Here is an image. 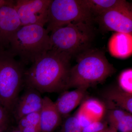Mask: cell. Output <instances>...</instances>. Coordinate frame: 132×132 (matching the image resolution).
<instances>
[{"instance_id": "cell-1", "label": "cell", "mask_w": 132, "mask_h": 132, "mask_svg": "<svg viewBox=\"0 0 132 132\" xmlns=\"http://www.w3.org/2000/svg\"><path fill=\"white\" fill-rule=\"evenodd\" d=\"M71 58L51 50L26 70L24 85L40 93H59L68 90Z\"/></svg>"}, {"instance_id": "cell-2", "label": "cell", "mask_w": 132, "mask_h": 132, "mask_svg": "<svg viewBox=\"0 0 132 132\" xmlns=\"http://www.w3.org/2000/svg\"><path fill=\"white\" fill-rule=\"evenodd\" d=\"M76 57L77 63L69 72L68 90L88 88L104 81L115 72V69L101 50L90 48Z\"/></svg>"}, {"instance_id": "cell-3", "label": "cell", "mask_w": 132, "mask_h": 132, "mask_svg": "<svg viewBox=\"0 0 132 132\" xmlns=\"http://www.w3.org/2000/svg\"><path fill=\"white\" fill-rule=\"evenodd\" d=\"M48 33L39 24L22 26L12 37L7 50L15 57H19L24 65L32 64L51 50Z\"/></svg>"}, {"instance_id": "cell-4", "label": "cell", "mask_w": 132, "mask_h": 132, "mask_svg": "<svg viewBox=\"0 0 132 132\" xmlns=\"http://www.w3.org/2000/svg\"><path fill=\"white\" fill-rule=\"evenodd\" d=\"M50 37L51 50L72 58L90 48L94 33L92 24L74 22L53 30Z\"/></svg>"}, {"instance_id": "cell-5", "label": "cell", "mask_w": 132, "mask_h": 132, "mask_svg": "<svg viewBox=\"0 0 132 132\" xmlns=\"http://www.w3.org/2000/svg\"><path fill=\"white\" fill-rule=\"evenodd\" d=\"M7 50L0 51V100L12 113L24 85V65Z\"/></svg>"}, {"instance_id": "cell-6", "label": "cell", "mask_w": 132, "mask_h": 132, "mask_svg": "<svg viewBox=\"0 0 132 132\" xmlns=\"http://www.w3.org/2000/svg\"><path fill=\"white\" fill-rule=\"evenodd\" d=\"M93 20L86 0H51L46 29L49 33L70 23L92 24Z\"/></svg>"}, {"instance_id": "cell-7", "label": "cell", "mask_w": 132, "mask_h": 132, "mask_svg": "<svg viewBox=\"0 0 132 132\" xmlns=\"http://www.w3.org/2000/svg\"><path fill=\"white\" fill-rule=\"evenodd\" d=\"M95 20L106 31L132 34V8L131 3L104 12Z\"/></svg>"}, {"instance_id": "cell-8", "label": "cell", "mask_w": 132, "mask_h": 132, "mask_svg": "<svg viewBox=\"0 0 132 132\" xmlns=\"http://www.w3.org/2000/svg\"><path fill=\"white\" fill-rule=\"evenodd\" d=\"M51 0H16L14 7L21 26L33 24L45 26Z\"/></svg>"}, {"instance_id": "cell-9", "label": "cell", "mask_w": 132, "mask_h": 132, "mask_svg": "<svg viewBox=\"0 0 132 132\" xmlns=\"http://www.w3.org/2000/svg\"><path fill=\"white\" fill-rule=\"evenodd\" d=\"M14 4L0 7V51L8 49L12 37L22 27Z\"/></svg>"}, {"instance_id": "cell-10", "label": "cell", "mask_w": 132, "mask_h": 132, "mask_svg": "<svg viewBox=\"0 0 132 132\" xmlns=\"http://www.w3.org/2000/svg\"><path fill=\"white\" fill-rule=\"evenodd\" d=\"M26 88L23 94L18 98L12 112L17 122L28 114L40 111L42 106L43 98L40 93L32 88Z\"/></svg>"}, {"instance_id": "cell-11", "label": "cell", "mask_w": 132, "mask_h": 132, "mask_svg": "<svg viewBox=\"0 0 132 132\" xmlns=\"http://www.w3.org/2000/svg\"><path fill=\"white\" fill-rule=\"evenodd\" d=\"M61 121V115L54 102L49 97H43L40 112V132H53L60 125Z\"/></svg>"}, {"instance_id": "cell-12", "label": "cell", "mask_w": 132, "mask_h": 132, "mask_svg": "<svg viewBox=\"0 0 132 132\" xmlns=\"http://www.w3.org/2000/svg\"><path fill=\"white\" fill-rule=\"evenodd\" d=\"M88 88L81 87L71 91H64L54 102L62 117H65L81 103L87 94Z\"/></svg>"}, {"instance_id": "cell-13", "label": "cell", "mask_w": 132, "mask_h": 132, "mask_svg": "<svg viewBox=\"0 0 132 132\" xmlns=\"http://www.w3.org/2000/svg\"><path fill=\"white\" fill-rule=\"evenodd\" d=\"M108 49L112 56L125 59L132 54V34L115 32L110 38Z\"/></svg>"}, {"instance_id": "cell-14", "label": "cell", "mask_w": 132, "mask_h": 132, "mask_svg": "<svg viewBox=\"0 0 132 132\" xmlns=\"http://www.w3.org/2000/svg\"><path fill=\"white\" fill-rule=\"evenodd\" d=\"M109 109H122L132 113V95L124 92L119 87L110 88L103 95Z\"/></svg>"}, {"instance_id": "cell-15", "label": "cell", "mask_w": 132, "mask_h": 132, "mask_svg": "<svg viewBox=\"0 0 132 132\" xmlns=\"http://www.w3.org/2000/svg\"><path fill=\"white\" fill-rule=\"evenodd\" d=\"M105 106L97 99H88L83 102L79 111L89 118L92 123L101 120L105 112Z\"/></svg>"}, {"instance_id": "cell-16", "label": "cell", "mask_w": 132, "mask_h": 132, "mask_svg": "<svg viewBox=\"0 0 132 132\" xmlns=\"http://www.w3.org/2000/svg\"><path fill=\"white\" fill-rule=\"evenodd\" d=\"M93 18L104 12L126 5L129 2L125 0H86Z\"/></svg>"}, {"instance_id": "cell-17", "label": "cell", "mask_w": 132, "mask_h": 132, "mask_svg": "<svg viewBox=\"0 0 132 132\" xmlns=\"http://www.w3.org/2000/svg\"><path fill=\"white\" fill-rule=\"evenodd\" d=\"M40 112L26 116L19 121L18 128L22 132H40Z\"/></svg>"}, {"instance_id": "cell-18", "label": "cell", "mask_w": 132, "mask_h": 132, "mask_svg": "<svg viewBox=\"0 0 132 132\" xmlns=\"http://www.w3.org/2000/svg\"><path fill=\"white\" fill-rule=\"evenodd\" d=\"M132 69H128L122 71L118 78L119 87L124 92L132 95Z\"/></svg>"}, {"instance_id": "cell-19", "label": "cell", "mask_w": 132, "mask_h": 132, "mask_svg": "<svg viewBox=\"0 0 132 132\" xmlns=\"http://www.w3.org/2000/svg\"><path fill=\"white\" fill-rule=\"evenodd\" d=\"M82 129L75 116H71L64 120L60 132H81Z\"/></svg>"}, {"instance_id": "cell-20", "label": "cell", "mask_w": 132, "mask_h": 132, "mask_svg": "<svg viewBox=\"0 0 132 132\" xmlns=\"http://www.w3.org/2000/svg\"><path fill=\"white\" fill-rule=\"evenodd\" d=\"M120 132H132V114L128 113L120 119L111 126Z\"/></svg>"}, {"instance_id": "cell-21", "label": "cell", "mask_w": 132, "mask_h": 132, "mask_svg": "<svg viewBox=\"0 0 132 132\" xmlns=\"http://www.w3.org/2000/svg\"><path fill=\"white\" fill-rule=\"evenodd\" d=\"M128 113V112L126 111L119 109H109L106 114L107 123L109 124V126H112Z\"/></svg>"}, {"instance_id": "cell-22", "label": "cell", "mask_w": 132, "mask_h": 132, "mask_svg": "<svg viewBox=\"0 0 132 132\" xmlns=\"http://www.w3.org/2000/svg\"><path fill=\"white\" fill-rule=\"evenodd\" d=\"M108 127L106 122L99 121L83 128L81 132H105Z\"/></svg>"}, {"instance_id": "cell-23", "label": "cell", "mask_w": 132, "mask_h": 132, "mask_svg": "<svg viewBox=\"0 0 132 132\" xmlns=\"http://www.w3.org/2000/svg\"><path fill=\"white\" fill-rule=\"evenodd\" d=\"M10 113L3 107H0V127L6 126L10 120Z\"/></svg>"}, {"instance_id": "cell-24", "label": "cell", "mask_w": 132, "mask_h": 132, "mask_svg": "<svg viewBox=\"0 0 132 132\" xmlns=\"http://www.w3.org/2000/svg\"><path fill=\"white\" fill-rule=\"evenodd\" d=\"M15 1L12 0H0V7L4 5H14Z\"/></svg>"}, {"instance_id": "cell-25", "label": "cell", "mask_w": 132, "mask_h": 132, "mask_svg": "<svg viewBox=\"0 0 132 132\" xmlns=\"http://www.w3.org/2000/svg\"><path fill=\"white\" fill-rule=\"evenodd\" d=\"M105 132H118V131L117 130H116L115 128L109 126V127H108Z\"/></svg>"}, {"instance_id": "cell-26", "label": "cell", "mask_w": 132, "mask_h": 132, "mask_svg": "<svg viewBox=\"0 0 132 132\" xmlns=\"http://www.w3.org/2000/svg\"><path fill=\"white\" fill-rule=\"evenodd\" d=\"M6 126L0 127V132H5V128Z\"/></svg>"}, {"instance_id": "cell-27", "label": "cell", "mask_w": 132, "mask_h": 132, "mask_svg": "<svg viewBox=\"0 0 132 132\" xmlns=\"http://www.w3.org/2000/svg\"><path fill=\"white\" fill-rule=\"evenodd\" d=\"M10 132H22L21 131H20L19 128H16V129H14V130H12Z\"/></svg>"}, {"instance_id": "cell-28", "label": "cell", "mask_w": 132, "mask_h": 132, "mask_svg": "<svg viewBox=\"0 0 132 132\" xmlns=\"http://www.w3.org/2000/svg\"><path fill=\"white\" fill-rule=\"evenodd\" d=\"M0 107H3V106L1 102V100H0Z\"/></svg>"}]
</instances>
